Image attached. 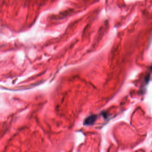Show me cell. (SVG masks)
<instances>
[{"label": "cell", "instance_id": "obj_1", "mask_svg": "<svg viewBox=\"0 0 152 152\" xmlns=\"http://www.w3.org/2000/svg\"><path fill=\"white\" fill-rule=\"evenodd\" d=\"M97 119V116L92 115L87 117L83 122L84 125H93Z\"/></svg>", "mask_w": 152, "mask_h": 152}]
</instances>
